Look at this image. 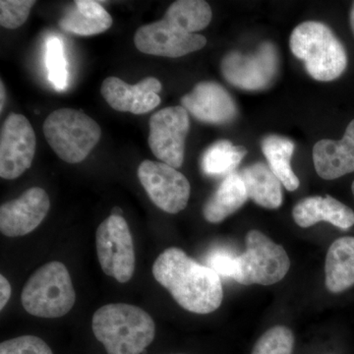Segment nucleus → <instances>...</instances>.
I'll return each instance as SVG.
<instances>
[{
	"label": "nucleus",
	"mask_w": 354,
	"mask_h": 354,
	"mask_svg": "<svg viewBox=\"0 0 354 354\" xmlns=\"http://www.w3.org/2000/svg\"><path fill=\"white\" fill-rule=\"evenodd\" d=\"M153 274L179 306L192 313H212L223 302L220 276L208 266L193 260L183 249L171 247L160 254L153 263Z\"/></svg>",
	"instance_id": "nucleus-1"
},
{
	"label": "nucleus",
	"mask_w": 354,
	"mask_h": 354,
	"mask_svg": "<svg viewBox=\"0 0 354 354\" xmlns=\"http://www.w3.org/2000/svg\"><path fill=\"white\" fill-rule=\"evenodd\" d=\"M92 329L108 354H141L156 334L152 317L145 310L127 304L104 305L97 310Z\"/></svg>",
	"instance_id": "nucleus-2"
},
{
	"label": "nucleus",
	"mask_w": 354,
	"mask_h": 354,
	"mask_svg": "<svg viewBox=\"0 0 354 354\" xmlns=\"http://www.w3.org/2000/svg\"><path fill=\"white\" fill-rule=\"evenodd\" d=\"M293 55L304 62L312 78L335 80L346 71L348 55L341 41L324 23L306 21L295 28L290 39Z\"/></svg>",
	"instance_id": "nucleus-3"
},
{
	"label": "nucleus",
	"mask_w": 354,
	"mask_h": 354,
	"mask_svg": "<svg viewBox=\"0 0 354 354\" xmlns=\"http://www.w3.org/2000/svg\"><path fill=\"white\" fill-rule=\"evenodd\" d=\"M76 295L65 265L50 262L44 265L28 279L21 301L28 313L41 318L66 315L75 304Z\"/></svg>",
	"instance_id": "nucleus-4"
},
{
	"label": "nucleus",
	"mask_w": 354,
	"mask_h": 354,
	"mask_svg": "<svg viewBox=\"0 0 354 354\" xmlns=\"http://www.w3.org/2000/svg\"><path fill=\"white\" fill-rule=\"evenodd\" d=\"M43 130L57 157L68 164L83 162L102 136L101 127L93 118L73 109L51 113L44 120Z\"/></svg>",
	"instance_id": "nucleus-5"
},
{
	"label": "nucleus",
	"mask_w": 354,
	"mask_h": 354,
	"mask_svg": "<svg viewBox=\"0 0 354 354\" xmlns=\"http://www.w3.org/2000/svg\"><path fill=\"white\" fill-rule=\"evenodd\" d=\"M245 243V251L235 260L232 279L243 286H272L285 278L290 260L283 246L255 230L246 234Z\"/></svg>",
	"instance_id": "nucleus-6"
},
{
	"label": "nucleus",
	"mask_w": 354,
	"mask_h": 354,
	"mask_svg": "<svg viewBox=\"0 0 354 354\" xmlns=\"http://www.w3.org/2000/svg\"><path fill=\"white\" fill-rule=\"evenodd\" d=\"M97 258L106 276L127 283L135 272L134 244L123 216L111 215L99 225L95 234Z\"/></svg>",
	"instance_id": "nucleus-7"
},
{
	"label": "nucleus",
	"mask_w": 354,
	"mask_h": 354,
	"mask_svg": "<svg viewBox=\"0 0 354 354\" xmlns=\"http://www.w3.org/2000/svg\"><path fill=\"white\" fill-rule=\"evenodd\" d=\"M221 69L225 80L234 87L245 91L265 90L279 73L278 50L274 44L265 41L250 55L232 51L221 60Z\"/></svg>",
	"instance_id": "nucleus-8"
},
{
	"label": "nucleus",
	"mask_w": 354,
	"mask_h": 354,
	"mask_svg": "<svg viewBox=\"0 0 354 354\" xmlns=\"http://www.w3.org/2000/svg\"><path fill=\"white\" fill-rule=\"evenodd\" d=\"M148 143L155 157L174 169L181 167L190 129L188 111L183 106L160 109L150 118Z\"/></svg>",
	"instance_id": "nucleus-9"
},
{
	"label": "nucleus",
	"mask_w": 354,
	"mask_h": 354,
	"mask_svg": "<svg viewBox=\"0 0 354 354\" xmlns=\"http://www.w3.org/2000/svg\"><path fill=\"white\" fill-rule=\"evenodd\" d=\"M138 178L153 204L169 214H177L189 201V181L180 171L162 162L146 160L140 164Z\"/></svg>",
	"instance_id": "nucleus-10"
},
{
	"label": "nucleus",
	"mask_w": 354,
	"mask_h": 354,
	"mask_svg": "<svg viewBox=\"0 0 354 354\" xmlns=\"http://www.w3.org/2000/svg\"><path fill=\"white\" fill-rule=\"evenodd\" d=\"M37 140L31 123L23 114L7 116L0 133V176L16 179L31 167Z\"/></svg>",
	"instance_id": "nucleus-11"
},
{
	"label": "nucleus",
	"mask_w": 354,
	"mask_h": 354,
	"mask_svg": "<svg viewBox=\"0 0 354 354\" xmlns=\"http://www.w3.org/2000/svg\"><path fill=\"white\" fill-rule=\"evenodd\" d=\"M134 44L137 50L146 55L177 58L202 50L207 44V39L201 35L184 31L162 18L140 27L135 34Z\"/></svg>",
	"instance_id": "nucleus-12"
},
{
	"label": "nucleus",
	"mask_w": 354,
	"mask_h": 354,
	"mask_svg": "<svg viewBox=\"0 0 354 354\" xmlns=\"http://www.w3.org/2000/svg\"><path fill=\"white\" fill-rule=\"evenodd\" d=\"M50 208L48 193L43 188H30L17 199L1 205L0 230L8 237L30 234L41 225Z\"/></svg>",
	"instance_id": "nucleus-13"
},
{
	"label": "nucleus",
	"mask_w": 354,
	"mask_h": 354,
	"mask_svg": "<svg viewBox=\"0 0 354 354\" xmlns=\"http://www.w3.org/2000/svg\"><path fill=\"white\" fill-rule=\"evenodd\" d=\"M162 83L155 77H147L130 85L118 77H109L102 84L101 93L111 109L121 113H150L160 104L158 93Z\"/></svg>",
	"instance_id": "nucleus-14"
},
{
	"label": "nucleus",
	"mask_w": 354,
	"mask_h": 354,
	"mask_svg": "<svg viewBox=\"0 0 354 354\" xmlns=\"http://www.w3.org/2000/svg\"><path fill=\"white\" fill-rule=\"evenodd\" d=\"M181 104L196 120L208 124H227L239 115L232 95L220 84L209 81L197 84L181 99Z\"/></svg>",
	"instance_id": "nucleus-15"
},
{
	"label": "nucleus",
	"mask_w": 354,
	"mask_h": 354,
	"mask_svg": "<svg viewBox=\"0 0 354 354\" xmlns=\"http://www.w3.org/2000/svg\"><path fill=\"white\" fill-rule=\"evenodd\" d=\"M316 172L326 180L339 178L354 171V120L339 141L323 139L313 148Z\"/></svg>",
	"instance_id": "nucleus-16"
},
{
	"label": "nucleus",
	"mask_w": 354,
	"mask_h": 354,
	"mask_svg": "<svg viewBox=\"0 0 354 354\" xmlns=\"http://www.w3.org/2000/svg\"><path fill=\"white\" fill-rule=\"evenodd\" d=\"M293 220L300 227L307 228L319 221H327L342 230L354 225V212L330 195L325 197H307L295 205Z\"/></svg>",
	"instance_id": "nucleus-17"
},
{
	"label": "nucleus",
	"mask_w": 354,
	"mask_h": 354,
	"mask_svg": "<svg viewBox=\"0 0 354 354\" xmlns=\"http://www.w3.org/2000/svg\"><path fill=\"white\" fill-rule=\"evenodd\" d=\"M247 195L256 204L266 209H276L283 204L281 181L264 162L247 165L241 172Z\"/></svg>",
	"instance_id": "nucleus-18"
},
{
	"label": "nucleus",
	"mask_w": 354,
	"mask_h": 354,
	"mask_svg": "<svg viewBox=\"0 0 354 354\" xmlns=\"http://www.w3.org/2000/svg\"><path fill=\"white\" fill-rule=\"evenodd\" d=\"M326 286L339 293L354 286V237L344 236L333 242L325 265Z\"/></svg>",
	"instance_id": "nucleus-19"
},
{
	"label": "nucleus",
	"mask_w": 354,
	"mask_h": 354,
	"mask_svg": "<svg viewBox=\"0 0 354 354\" xmlns=\"http://www.w3.org/2000/svg\"><path fill=\"white\" fill-rule=\"evenodd\" d=\"M113 22L111 16L99 2L76 0L73 8L59 20V26L64 31L87 37L108 31Z\"/></svg>",
	"instance_id": "nucleus-20"
},
{
	"label": "nucleus",
	"mask_w": 354,
	"mask_h": 354,
	"mask_svg": "<svg viewBox=\"0 0 354 354\" xmlns=\"http://www.w3.org/2000/svg\"><path fill=\"white\" fill-rule=\"evenodd\" d=\"M248 199L245 185L239 172L225 176L203 207L205 220L218 223L241 208Z\"/></svg>",
	"instance_id": "nucleus-21"
},
{
	"label": "nucleus",
	"mask_w": 354,
	"mask_h": 354,
	"mask_svg": "<svg viewBox=\"0 0 354 354\" xmlns=\"http://www.w3.org/2000/svg\"><path fill=\"white\" fill-rule=\"evenodd\" d=\"M295 147L291 140L279 135H269L262 140V151L268 165L288 191L297 190L300 184L290 165Z\"/></svg>",
	"instance_id": "nucleus-22"
},
{
	"label": "nucleus",
	"mask_w": 354,
	"mask_h": 354,
	"mask_svg": "<svg viewBox=\"0 0 354 354\" xmlns=\"http://www.w3.org/2000/svg\"><path fill=\"white\" fill-rule=\"evenodd\" d=\"M247 150L243 146H234L228 140H220L205 151L200 160L203 174L212 177L227 176L245 157Z\"/></svg>",
	"instance_id": "nucleus-23"
},
{
	"label": "nucleus",
	"mask_w": 354,
	"mask_h": 354,
	"mask_svg": "<svg viewBox=\"0 0 354 354\" xmlns=\"http://www.w3.org/2000/svg\"><path fill=\"white\" fill-rule=\"evenodd\" d=\"M212 16L211 6L204 0H178L169 7L164 19L195 34L208 27Z\"/></svg>",
	"instance_id": "nucleus-24"
},
{
	"label": "nucleus",
	"mask_w": 354,
	"mask_h": 354,
	"mask_svg": "<svg viewBox=\"0 0 354 354\" xmlns=\"http://www.w3.org/2000/svg\"><path fill=\"white\" fill-rule=\"evenodd\" d=\"M44 62L48 80L58 92L68 87V65L65 57L64 41L57 36L48 37L46 41Z\"/></svg>",
	"instance_id": "nucleus-25"
},
{
	"label": "nucleus",
	"mask_w": 354,
	"mask_h": 354,
	"mask_svg": "<svg viewBox=\"0 0 354 354\" xmlns=\"http://www.w3.org/2000/svg\"><path fill=\"white\" fill-rule=\"evenodd\" d=\"M295 335L286 326H274L261 335L251 354H292Z\"/></svg>",
	"instance_id": "nucleus-26"
},
{
	"label": "nucleus",
	"mask_w": 354,
	"mask_h": 354,
	"mask_svg": "<svg viewBox=\"0 0 354 354\" xmlns=\"http://www.w3.org/2000/svg\"><path fill=\"white\" fill-rule=\"evenodd\" d=\"M35 4L34 0H1L0 25L6 29H17L27 21Z\"/></svg>",
	"instance_id": "nucleus-27"
},
{
	"label": "nucleus",
	"mask_w": 354,
	"mask_h": 354,
	"mask_svg": "<svg viewBox=\"0 0 354 354\" xmlns=\"http://www.w3.org/2000/svg\"><path fill=\"white\" fill-rule=\"evenodd\" d=\"M0 354H53L46 342L36 335H22L0 344Z\"/></svg>",
	"instance_id": "nucleus-28"
},
{
	"label": "nucleus",
	"mask_w": 354,
	"mask_h": 354,
	"mask_svg": "<svg viewBox=\"0 0 354 354\" xmlns=\"http://www.w3.org/2000/svg\"><path fill=\"white\" fill-rule=\"evenodd\" d=\"M237 255L227 249H216L209 254L207 264L218 274L232 279Z\"/></svg>",
	"instance_id": "nucleus-29"
},
{
	"label": "nucleus",
	"mask_w": 354,
	"mask_h": 354,
	"mask_svg": "<svg viewBox=\"0 0 354 354\" xmlns=\"http://www.w3.org/2000/svg\"><path fill=\"white\" fill-rule=\"evenodd\" d=\"M0 292H1V297H0V309H3L8 304L9 299L11 297V286L9 281H7L3 274L0 276Z\"/></svg>",
	"instance_id": "nucleus-30"
},
{
	"label": "nucleus",
	"mask_w": 354,
	"mask_h": 354,
	"mask_svg": "<svg viewBox=\"0 0 354 354\" xmlns=\"http://www.w3.org/2000/svg\"><path fill=\"white\" fill-rule=\"evenodd\" d=\"M0 94H1V104H0V111H3L4 101H6V90H4L3 83L0 84Z\"/></svg>",
	"instance_id": "nucleus-31"
},
{
	"label": "nucleus",
	"mask_w": 354,
	"mask_h": 354,
	"mask_svg": "<svg viewBox=\"0 0 354 354\" xmlns=\"http://www.w3.org/2000/svg\"><path fill=\"white\" fill-rule=\"evenodd\" d=\"M349 21H351V31L354 35V2L353 6H351V14H349Z\"/></svg>",
	"instance_id": "nucleus-32"
},
{
	"label": "nucleus",
	"mask_w": 354,
	"mask_h": 354,
	"mask_svg": "<svg viewBox=\"0 0 354 354\" xmlns=\"http://www.w3.org/2000/svg\"><path fill=\"white\" fill-rule=\"evenodd\" d=\"M122 209H120V207H115V208H113V211H111V215L113 216H122Z\"/></svg>",
	"instance_id": "nucleus-33"
},
{
	"label": "nucleus",
	"mask_w": 354,
	"mask_h": 354,
	"mask_svg": "<svg viewBox=\"0 0 354 354\" xmlns=\"http://www.w3.org/2000/svg\"><path fill=\"white\" fill-rule=\"evenodd\" d=\"M351 189H353V197H354V181H353V186H351Z\"/></svg>",
	"instance_id": "nucleus-34"
}]
</instances>
